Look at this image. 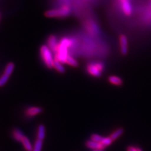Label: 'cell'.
Here are the masks:
<instances>
[{
    "instance_id": "7402d4cb",
    "label": "cell",
    "mask_w": 151,
    "mask_h": 151,
    "mask_svg": "<svg viewBox=\"0 0 151 151\" xmlns=\"http://www.w3.org/2000/svg\"><path fill=\"white\" fill-rule=\"evenodd\" d=\"M92 151H105V149H95L92 150Z\"/></svg>"
},
{
    "instance_id": "44dd1931",
    "label": "cell",
    "mask_w": 151,
    "mask_h": 151,
    "mask_svg": "<svg viewBox=\"0 0 151 151\" xmlns=\"http://www.w3.org/2000/svg\"><path fill=\"white\" fill-rule=\"evenodd\" d=\"M127 151H137V149L134 146H129L127 147Z\"/></svg>"
},
{
    "instance_id": "ba28073f",
    "label": "cell",
    "mask_w": 151,
    "mask_h": 151,
    "mask_svg": "<svg viewBox=\"0 0 151 151\" xmlns=\"http://www.w3.org/2000/svg\"><path fill=\"white\" fill-rule=\"evenodd\" d=\"M58 44L59 43L58 42L57 38L55 35H51L48 37V39H47V45H48V47L53 52L55 53L57 49H58Z\"/></svg>"
},
{
    "instance_id": "7c38bea8",
    "label": "cell",
    "mask_w": 151,
    "mask_h": 151,
    "mask_svg": "<svg viewBox=\"0 0 151 151\" xmlns=\"http://www.w3.org/2000/svg\"><path fill=\"white\" fill-rule=\"evenodd\" d=\"M108 81L111 84L115 85V86H120L122 84V80L120 78L116 76H110L108 78Z\"/></svg>"
},
{
    "instance_id": "277c9868",
    "label": "cell",
    "mask_w": 151,
    "mask_h": 151,
    "mask_svg": "<svg viewBox=\"0 0 151 151\" xmlns=\"http://www.w3.org/2000/svg\"><path fill=\"white\" fill-rule=\"evenodd\" d=\"M70 14V8L68 5H64L58 9H50L45 13V16L49 18H65Z\"/></svg>"
},
{
    "instance_id": "52a82bcc",
    "label": "cell",
    "mask_w": 151,
    "mask_h": 151,
    "mask_svg": "<svg viewBox=\"0 0 151 151\" xmlns=\"http://www.w3.org/2000/svg\"><path fill=\"white\" fill-rule=\"evenodd\" d=\"M85 146L89 149L91 150L95 149H105V147L101 143L93 141L91 139L88 140L85 142Z\"/></svg>"
},
{
    "instance_id": "2e32d148",
    "label": "cell",
    "mask_w": 151,
    "mask_h": 151,
    "mask_svg": "<svg viewBox=\"0 0 151 151\" xmlns=\"http://www.w3.org/2000/svg\"><path fill=\"white\" fill-rule=\"evenodd\" d=\"M14 69H15V64H14L13 63H9L6 65V68L4 69V71L3 74H6L10 76V75L12 74Z\"/></svg>"
},
{
    "instance_id": "5bb4252c",
    "label": "cell",
    "mask_w": 151,
    "mask_h": 151,
    "mask_svg": "<svg viewBox=\"0 0 151 151\" xmlns=\"http://www.w3.org/2000/svg\"><path fill=\"white\" fill-rule=\"evenodd\" d=\"M65 64H67L68 65L71 66V67H73V68H77L79 65V63L78 61L76 60L73 57L70 56L69 55L68 56L67 59H66Z\"/></svg>"
},
{
    "instance_id": "ac0fdd59",
    "label": "cell",
    "mask_w": 151,
    "mask_h": 151,
    "mask_svg": "<svg viewBox=\"0 0 151 151\" xmlns=\"http://www.w3.org/2000/svg\"><path fill=\"white\" fill-rule=\"evenodd\" d=\"M113 140L111 139L110 137H104L102 141H101V144L105 146V147H108L111 144V143L113 142Z\"/></svg>"
},
{
    "instance_id": "30bf717a",
    "label": "cell",
    "mask_w": 151,
    "mask_h": 151,
    "mask_svg": "<svg viewBox=\"0 0 151 151\" xmlns=\"http://www.w3.org/2000/svg\"><path fill=\"white\" fill-rule=\"evenodd\" d=\"M46 135V128L44 124L38 125L37 129V139L44 140Z\"/></svg>"
},
{
    "instance_id": "7a4b0ae2",
    "label": "cell",
    "mask_w": 151,
    "mask_h": 151,
    "mask_svg": "<svg viewBox=\"0 0 151 151\" xmlns=\"http://www.w3.org/2000/svg\"><path fill=\"white\" fill-rule=\"evenodd\" d=\"M40 53L41 59L47 67L49 69L53 68L55 59L52 55V51L49 47L46 45H42L40 49Z\"/></svg>"
},
{
    "instance_id": "3957f363",
    "label": "cell",
    "mask_w": 151,
    "mask_h": 151,
    "mask_svg": "<svg viewBox=\"0 0 151 151\" xmlns=\"http://www.w3.org/2000/svg\"><path fill=\"white\" fill-rule=\"evenodd\" d=\"M105 64L100 60L93 61L86 66L88 73L94 77H100L105 69Z\"/></svg>"
},
{
    "instance_id": "5b68a950",
    "label": "cell",
    "mask_w": 151,
    "mask_h": 151,
    "mask_svg": "<svg viewBox=\"0 0 151 151\" xmlns=\"http://www.w3.org/2000/svg\"><path fill=\"white\" fill-rule=\"evenodd\" d=\"M119 45L120 50L123 55H125L128 53L129 50V44L128 39L125 35L122 34L119 37Z\"/></svg>"
},
{
    "instance_id": "9c48e42d",
    "label": "cell",
    "mask_w": 151,
    "mask_h": 151,
    "mask_svg": "<svg viewBox=\"0 0 151 151\" xmlns=\"http://www.w3.org/2000/svg\"><path fill=\"white\" fill-rule=\"evenodd\" d=\"M12 138L18 142H21V141L25 136L23 134V132L18 128H13L12 130Z\"/></svg>"
},
{
    "instance_id": "603a6c76",
    "label": "cell",
    "mask_w": 151,
    "mask_h": 151,
    "mask_svg": "<svg viewBox=\"0 0 151 151\" xmlns=\"http://www.w3.org/2000/svg\"><path fill=\"white\" fill-rule=\"evenodd\" d=\"M137 151H143L139 147H137Z\"/></svg>"
},
{
    "instance_id": "6da1fadb",
    "label": "cell",
    "mask_w": 151,
    "mask_h": 151,
    "mask_svg": "<svg viewBox=\"0 0 151 151\" xmlns=\"http://www.w3.org/2000/svg\"><path fill=\"white\" fill-rule=\"evenodd\" d=\"M139 13L141 24L147 28H151V0L139 9Z\"/></svg>"
},
{
    "instance_id": "4fadbf2b",
    "label": "cell",
    "mask_w": 151,
    "mask_h": 151,
    "mask_svg": "<svg viewBox=\"0 0 151 151\" xmlns=\"http://www.w3.org/2000/svg\"><path fill=\"white\" fill-rule=\"evenodd\" d=\"M124 129H123V128H119V129H117L115 131L113 132L112 134H111L110 135V137L111 139L113 141H115V140H116V139H119V138L123 134H124Z\"/></svg>"
},
{
    "instance_id": "d6986e66",
    "label": "cell",
    "mask_w": 151,
    "mask_h": 151,
    "mask_svg": "<svg viewBox=\"0 0 151 151\" xmlns=\"http://www.w3.org/2000/svg\"><path fill=\"white\" fill-rule=\"evenodd\" d=\"M103 137H103L100 135H99L98 134H93L90 136V139L93 140V141L97 142H100L101 143Z\"/></svg>"
},
{
    "instance_id": "8992f818",
    "label": "cell",
    "mask_w": 151,
    "mask_h": 151,
    "mask_svg": "<svg viewBox=\"0 0 151 151\" xmlns=\"http://www.w3.org/2000/svg\"><path fill=\"white\" fill-rule=\"evenodd\" d=\"M43 112V109L39 106H30L25 110V115L28 118L34 117Z\"/></svg>"
},
{
    "instance_id": "9a60e30c",
    "label": "cell",
    "mask_w": 151,
    "mask_h": 151,
    "mask_svg": "<svg viewBox=\"0 0 151 151\" xmlns=\"http://www.w3.org/2000/svg\"><path fill=\"white\" fill-rule=\"evenodd\" d=\"M57 71L59 72V73H64L65 71V68L63 65V63H60L59 61H58L55 60L54 63V68Z\"/></svg>"
},
{
    "instance_id": "ffe728a7",
    "label": "cell",
    "mask_w": 151,
    "mask_h": 151,
    "mask_svg": "<svg viewBox=\"0 0 151 151\" xmlns=\"http://www.w3.org/2000/svg\"><path fill=\"white\" fill-rule=\"evenodd\" d=\"M9 78V76L3 74L1 76V78H0V86H4V85L8 82Z\"/></svg>"
},
{
    "instance_id": "e0dca14e",
    "label": "cell",
    "mask_w": 151,
    "mask_h": 151,
    "mask_svg": "<svg viewBox=\"0 0 151 151\" xmlns=\"http://www.w3.org/2000/svg\"><path fill=\"white\" fill-rule=\"evenodd\" d=\"M42 147H43V140L39 139H36L34 145H33L32 151H42Z\"/></svg>"
},
{
    "instance_id": "8fae6325",
    "label": "cell",
    "mask_w": 151,
    "mask_h": 151,
    "mask_svg": "<svg viewBox=\"0 0 151 151\" xmlns=\"http://www.w3.org/2000/svg\"><path fill=\"white\" fill-rule=\"evenodd\" d=\"M21 143L23 145V148L26 151H32L33 150V145L27 137L25 136L22 140L21 141Z\"/></svg>"
}]
</instances>
